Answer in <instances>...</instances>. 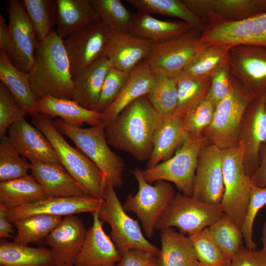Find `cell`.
Masks as SVG:
<instances>
[{
  "mask_svg": "<svg viewBox=\"0 0 266 266\" xmlns=\"http://www.w3.org/2000/svg\"><path fill=\"white\" fill-rule=\"evenodd\" d=\"M162 119L147 96L141 97L105 127L107 141L109 146L129 153L139 161L148 160Z\"/></svg>",
  "mask_w": 266,
  "mask_h": 266,
  "instance_id": "obj_1",
  "label": "cell"
},
{
  "mask_svg": "<svg viewBox=\"0 0 266 266\" xmlns=\"http://www.w3.org/2000/svg\"><path fill=\"white\" fill-rule=\"evenodd\" d=\"M29 74L32 91L37 99L51 96L71 100L73 80L64 40L56 30L38 40Z\"/></svg>",
  "mask_w": 266,
  "mask_h": 266,
  "instance_id": "obj_2",
  "label": "cell"
},
{
  "mask_svg": "<svg viewBox=\"0 0 266 266\" xmlns=\"http://www.w3.org/2000/svg\"><path fill=\"white\" fill-rule=\"evenodd\" d=\"M31 116L33 126L48 138L62 166L77 182L85 194L102 200L107 181L97 166L66 140L50 117L37 113Z\"/></svg>",
  "mask_w": 266,
  "mask_h": 266,
  "instance_id": "obj_3",
  "label": "cell"
},
{
  "mask_svg": "<svg viewBox=\"0 0 266 266\" xmlns=\"http://www.w3.org/2000/svg\"><path fill=\"white\" fill-rule=\"evenodd\" d=\"M54 123L59 131L68 137L76 147L103 173L107 182L115 188H122L124 160L109 147L103 124L82 128L74 127L57 119Z\"/></svg>",
  "mask_w": 266,
  "mask_h": 266,
  "instance_id": "obj_4",
  "label": "cell"
},
{
  "mask_svg": "<svg viewBox=\"0 0 266 266\" xmlns=\"http://www.w3.org/2000/svg\"><path fill=\"white\" fill-rule=\"evenodd\" d=\"M257 96L233 77L230 93L217 105L213 120L202 135L221 150L238 145L243 117Z\"/></svg>",
  "mask_w": 266,
  "mask_h": 266,
  "instance_id": "obj_5",
  "label": "cell"
},
{
  "mask_svg": "<svg viewBox=\"0 0 266 266\" xmlns=\"http://www.w3.org/2000/svg\"><path fill=\"white\" fill-rule=\"evenodd\" d=\"M99 216L110 228V237L121 255L133 249L147 251L157 256L160 249L144 237L138 222L125 210L115 190L106 182Z\"/></svg>",
  "mask_w": 266,
  "mask_h": 266,
  "instance_id": "obj_6",
  "label": "cell"
},
{
  "mask_svg": "<svg viewBox=\"0 0 266 266\" xmlns=\"http://www.w3.org/2000/svg\"><path fill=\"white\" fill-rule=\"evenodd\" d=\"M208 143L202 135L189 134L172 157L142 170L144 178L150 184L159 180L171 182L183 194L192 197L199 155Z\"/></svg>",
  "mask_w": 266,
  "mask_h": 266,
  "instance_id": "obj_7",
  "label": "cell"
},
{
  "mask_svg": "<svg viewBox=\"0 0 266 266\" xmlns=\"http://www.w3.org/2000/svg\"><path fill=\"white\" fill-rule=\"evenodd\" d=\"M201 32L191 30L165 41L152 43L150 53L143 61L155 74L176 77L205 46Z\"/></svg>",
  "mask_w": 266,
  "mask_h": 266,
  "instance_id": "obj_8",
  "label": "cell"
},
{
  "mask_svg": "<svg viewBox=\"0 0 266 266\" xmlns=\"http://www.w3.org/2000/svg\"><path fill=\"white\" fill-rule=\"evenodd\" d=\"M131 172L138 183V190L134 195L127 197L123 206L126 211L137 216L146 235L150 238L176 193L170 183L166 181H157L152 185L145 180L142 169L137 167Z\"/></svg>",
  "mask_w": 266,
  "mask_h": 266,
  "instance_id": "obj_9",
  "label": "cell"
},
{
  "mask_svg": "<svg viewBox=\"0 0 266 266\" xmlns=\"http://www.w3.org/2000/svg\"><path fill=\"white\" fill-rule=\"evenodd\" d=\"M224 191L220 204L225 214L241 229L252 183L244 167L238 145L222 150Z\"/></svg>",
  "mask_w": 266,
  "mask_h": 266,
  "instance_id": "obj_10",
  "label": "cell"
},
{
  "mask_svg": "<svg viewBox=\"0 0 266 266\" xmlns=\"http://www.w3.org/2000/svg\"><path fill=\"white\" fill-rule=\"evenodd\" d=\"M225 214L220 204H209L193 196L176 193L160 218L156 230L177 228L184 234L192 235L208 228Z\"/></svg>",
  "mask_w": 266,
  "mask_h": 266,
  "instance_id": "obj_11",
  "label": "cell"
},
{
  "mask_svg": "<svg viewBox=\"0 0 266 266\" xmlns=\"http://www.w3.org/2000/svg\"><path fill=\"white\" fill-rule=\"evenodd\" d=\"M111 33L100 21L64 40L73 79L104 56Z\"/></svg>",
  "mask_w": 266,
  "mask_h": 266,
  "instance_id": "obj_12",
  "label": "cell"
},
{
  "mask_svg": "<svg viewBox=\"0 0 266 266\" xmlns=\"http://www.w3.org/2000/svg\"><path fill=\"white\" fill-rule=\"evenodd\" d=\"M266 141V91L250 102L242 120L238 145L241 148L244 167L251 177L259 166L261 149Z\"/></svg>",
  "mask_w": 266,
  "mask_h": 266,
  "instance_id": "obj_13",
  "label": "cell"
},
{
  "mask_svg": "<svg viewBox=\"0 0 266 266\" xmlns=\"http://www.w3.org/2000/svg\"><path fill=\"white\" fill-rule=\"evenodd\" d=\"M232 75L256 95L266 91V47L252 44L234 46L229 51Z\"/></svg>",
  "mask_w": 266,
  "mask_h": 266,
  "instance_id": "obj_14",
  "label": "cell"
},
{
  "mask_svg": "<svg viewBox=\"0 0 266 266\" xmlns=\"http://www.w3.org/2000/svg\"><path fill=\"white\" fill-rule=\"evenodd\" d=\"M7 12L12 43L10 58L19 69L29 73L38 42L36 32L22 0H9Z\"/></svg>",
  "mask_w": 266,
  "mask_h": 266,
  "instance_id": "obj_15",
  "label": "cell"
},
{
  "mask_svg": "<svg viewBox=\"0 0 266 266\" xmlns=\"http://www.w3.org/2000/svg\"><path fill=\"white\" fill-rule=\"evenodd\" d=\"M224 191L222 150L208 143L199 155L192 196L209 204H220Z\"/></svg>",
  "mask_w": 266,
  "mask_h": 266,
  "instance_id": "obj_16",
  "label": "cell"
},
{
  "mask_svg": "<svg viewBox=\"0 0 266 266\" xmlns=\"http://www.w3.org/2000/svg\"><path fill=\"white\" fill-rule=\"evenodd\" d=\"M102 201L103 199L89 196L52 197L5 209L8 219L12 223L17 219L37 214L62 217L84 212L92 213L99 209Z\"/></svg>",
  "mask_w": 266,
  "mask_h": 266,
  "instance_id": "obj_17",
  "label": "cell"
},
{
  "mask_svg": "<svg viewBox=\"0 0 266 266\" xmlns=\"http://www.w3.org/2000/svg\"><path fill=\"white\" fill-rule=\"evenodd\" d=\"M7 133V137L11 144L31 164H61L48 138L34 126L29 124L25 118L13 124Z\"/></svg>",
  "mask_w": 266,
  "mask_h": 266,
  "instance_id": "obj_18",
  "label": "cell"
},
{
  "mask_svg": "<svg viewBox=\"0 0 266 266\" xmlns=\"http://www.w3.org/2000/svg\"><path fill=\"white\" fill-rule=\"evenodd\" d=\"M92 214L93 225L87 231L73 266H116L122 255L104 231L98 210Z\"/></svg>",
  "mask_w": 266,
  "mask_h": 266,
  "instance_id": "obj_19",
  "label": "cell"
},
{
  "mask_svg": "<svg viewBox=\"0 0 266 266\" xmlns=\"http://www.w3.org/2000/svg\"><path fill=\"white\" fill-rule=\"evenodd\" d=\"M87 230L75 215L66 216L45 239L58 265L74 264L84 242Z\"/></svg>",
  "mask_w": 266,
  "mask_h": 266,
  "instance_id": "obj_20",
  "label": "cell"
},
{
  "mask_svg": "<svg viewBox=\"0 0 266 266\" xmlns=\"http://www.w3.org/2000/svg\"><path fill=\"white\" fill-rule=\"evenodd\" d=\"M195 14L205 20L214 15L242 20L266 13V0H182Z\"/></svg>",
  "mask_w": 266,
  "mask_h": 266,
  "instance_id": "obj_21",
  "label": "cell"
},
{
  "mask_svg": "<svg viewBox=\"0 0 266 266\" xmlns=\"http://www.w3.org/2000/svg\"><path fill=\"white\" fill-rule=\"evenodd\" d=\"M152 44L129 33L112 32L104 56L112 66L130 73L148 57Z\"/></svg>",
  "mask_w": 266,
  "mask_h": 266,
  "instance_id": "obj_22",
  "label": "cell"
},
{
  "mask_svg": "<svg viewBox=\"0 0 266 266\" xmlns=\"http://www.w3.org/2000/svg\"><path fill=\"white\" fill-rule=\"evenodd\" d=\"M256 17L235 21L217 16H209L205 19L207 25L201 32L200 39L206 45L231 47L248 44L253 33Z\"/></svg>",
  "mask_w": 266,
  "mask_h": 266,
  "instance_id": "obj_23",
  "label": "cell"
},
{
  "mask_svg": "<svg viewBox=\"0 0 266 266\" xmlns=\"http://www.w3.org/2000/svg\"><path fill=\"white\" fill-rule=\"evenodd\" d=\"M31 174L42 187L46 198L88 196L61 164H31Z\"/></svg>",
  "mask_w": 266,
  "mask_h": 266,
  "instance_id": "obj_24",
  "label": "cell"
},
{
  "mask_svg": "<svg viewBox=\"0 0 266 266\" xmlns=\"http://www.w3.org/2000/svg\"><path fill=\"white\" fill-rule=\"evenodd\" d=\"M155 74L144 62L137 66L129 77L118 97L102 113V123L106 126L113 121L120 112L139 98L147 96L152 87Z\"/></svg>",
  "mask_w": 266,
  "mask_h": 266,
  "instance_id": "obj_25",
  "label": "cell"
},
{
  "mask_svg": "<svg viewBox=\"0 0 266 266\" xmlns=\"http://www.w3.org/2000/svg\"><path fill=\"white\" fill-rule=\"evenodd\" d=\"M58 34L64 40L101 21L90 0H56Z\"/></svg>",
  "mask_w": 266,
  "mask_h": 266,
  "instance_id": "obj_26",
  "label": "cell"
},
{
  "mask_svg": "<svg viewBox=\"0 0 266 266\" xmlns=\"http://www.w3.org/2000/svg\"><path fill=\"white\" fill-rule=\"evenodd\" d=\"M35 112L49 117H58L66 124L81 127L84 123L91 126L103 124L102 113L87 109L72 100L46 96L37 100Z\"/></svg>",
  "mask_w": 266,
  "mask_h": 266,
  "instance_id": "obj_27",
  "label": "cell"
},
{
  "mask_svg": "<svg viewBox=\"0 0 266 266\" xmlns=\"http://www.w3.org/2000/svg\"><path fill=\"white\" fill-rule=\"evenodd\" d=\"M111 66L103 56L73 78L71 100L87 109L96 111L104 81Z\"/></svg>",
  "mask_w": 266,
  "mask_h": 266,
  "instance_id": "obj_28",
  "label": "cell"
},
{
  "mask_svg": "<svg viewBox=\"0 0 266 266\" xmlns=\"http://www.w3.org/2000/svg\"><path fill=\"white\" fill-rule=\"evenodd\" d=\"M189 135L181 117L174 114L162 117L154 136L153 150L147 168L153 167L172 157Z\"/></svg>",
  "mask_w": 266,
  "mask_h": 266,
  "instance_id": "obj_29",
  "label": "cell"
},
{
  "mask_svg": "<svg viewBox=\"0 0 266 266\" xmlns=\"http://www.w3.org/2000/svg\"><path fill=\"white\" fill-rule=\"evenodd\" d=\"M161 248L157 256L159 266H199L189 236L173 228L160 231Z\"/></svg>",
  "mask_w": 266,
  "mask_h": 266,
  "instance_id": "obj_30",
  "label": "cell"
},
{
  "mask_svg": "<svg viewBox=\"0 0 266 266\" xmlns=\"http://www.w3.org/2000/svg\"><path fill=\"white\" fill-rule=\"evenodd\" d=\"M0 80L29 115L32 116L35 113V107L38 99L32 91L29 73L19 69L2 49H0Z\"/></svg>",
  "mask_w": 266,
  "mask_h": 266,
  "instance_id": "obj_31",
  "label": "cell"
},
{
  "mask_svg": "<svg viewBox=\"0 0 266 266\" xmlns=\"http://www.w3.org/2000/svg\"><path fill=\"white\" fill-rule=\"evenodd\" d=\"M193 28L181 21L162 20L150 14L137 12L130 33L151 43H157L171 38Z\"/></svg>",
  "mask_w": 266,
  "mask_h": 266,
  "instance_id": "obj_32",
  "label": "cell"
},
{
  "mask_svg": "<svg viewBox=\"0 0 266 266\" xmlns=\"http://www.w3.org/2000/svg\"><path fill=\"white\" fill-rule=\"evenodd\" d=\"M0 265L3 266H57L50 249L33 247L5 239L0 241Z\"/></svg>",
  "mask_w": 266,
  "mask_h": 266,
  "instance_id": "obj_33",
  "label": "cell"
},
{
  "mask_svg": "<svg viewBox=\"0 0 266 266\" xmlns=\"http://www.w3.org/2000/svg\"><path fill=\"white\" fill-rule=\"evenodd\" d=\"M46 198L41 186L32 174L0 182V206L5 209L31 203Z\"/></svg>",
  "mask_w": 266,
  "mask_h": 266,
  "instance_id": "obj_34",
  "label": "cell"
},
{
  "mask_svg": "<svg viewBox=\"0 0 266 266\" xmlns=\"http://www.w3.org/2000/svg\"><path fill=\"white\" fill-rule=\"evenodd\" d=\"M125 1L134 7L137 12L178 18L201 32L207 25L206 21L193 13L182 0H126Z\"/></svg>",
  "mask_w": 266,
  "mask_h": 266,
  "instance_id": "obj_35",
  "label": "cell"
},
{
  "mask_svg": "<svg viewBox=\"0 0 266 266\" xmlns=\"http://www.w3.org/2000/svg\"><path fill=\"white\" fill-rule=\"evenodd\" d=\"M63 220L61 216L33 215L12 222L17 230L13 242L26 245L45 239Z\"/></svg>",
  "mask_w": 266,
  "mask_h": 266,
  "instance_id": "obj_36",
  "label": "cell"
},
{
  "mask_svg": "<svg viewBox=\"0 0 266 266\" xmlns=\"http://www.w3.org/2000/svg\"><path fill=\"white\" fill-rule=\"evenodd\" d=\"M175 78L178 104L174 115L181 118L206 98L211 78L196 77L183 73Z\"/></svg>",
  "mask_w": 266,
  "mask_h": 266,
  "instance_id": "obj_37",
  "label": "cell"
},
{
  "mask_svg": "<svg viewBox=\"0 0 266 266\" xmlns=\"http://www.w3.org/2000/svg\"><path fill=\"white\" fill-rule=\"evenodd\" d=\"M231 47L206 45L181 73L200 78H211L221 66L229 62Z\"/></svg>",
  "mask_w": 266,
  "mask_h": 266,
  "instance_id": "obj_38",
  "label": "cell"
},
{
  "mask_svg": "<svg viewBox=\"0 0 266 266\" xmlns=\"http://www.w3.org/2000/svg\"><path fill=\"white\" fill-rule=\"evenodd\" d=\"M155 74L150 92L146 96L162 117L174 115L178 104V92L175 77Z\"/></svg>",
  "mask_w": 266,
  "mask_h": 266,
  "instance_id": "obj_39",
  "label": "cell"
},
{
  "mask_svg": "<svg viewBox=\"0 0 266 266\" xmlns=\"http://www.w3.org/2000/svg\"><path fill=\"white\" fill-rule=\"evenodd\" d=\"M207 229L216 245L231 261L243 245L241 229L225 213Z\"/></svg>",
  "mask_w": 266,
  "mask_h": 266,
  "instance_id": "obj_40",
  "label": "cell"
},
{
  "mask_svg": "<svg viewBox=\"0 0 266 266\" xmlns=\"http://www.w3.org/2000/svg\"><path fill=\"white\" fill-rule=\"evenodd\" d=\"M101 21L112 32L130 33L135 14L120 0H90Z\"/></svg>",
  "mask_w": 266,
  "mask_h": 266,
  "instance_id": "obj_41",
  "label": "cell"
},
{
  "mask_svg": "<svg viewBox=\"0 0 266 266\" xmlns=\"http://www.w3.org/2000/svg\"><path fill=\"white\" fill-rule=\"evenodd\" d=\"M22 1L38 40L44 39L53 30L52 28L56 23V1L23 0Z\"/></svg>",
  "mask_w": 266,
  "mask_h": 266,
  "instance_id": "obj_42",
  "label": "cell"
},
{
  "mask_svg": "<svg viewBox=\"0 0 266 266\" xmlns=\"http://www.w3.org/2000/svg\"><path fill=\"white\" fill-rule=\"evenodd\" d=\"M31 168V164L22 156L9 141L7 136L0 138V182L22 177Z\"/></svg>",
  "mask_w": 266,
  "mask_h": 266,
  "instance_id": "obj_43",
  "label": "cell"
},
{
  "mask_svg": "<svg viewBox=\"0 0 266 266\" xmlns=\"http://www.w3.org/2000/svg\"><path fill=\"white\" fill-rule=\"evenodd\" d=\"M199 266H230L229 260L211 237L207 228L189 235Z\"/></svg>",
  "mask_w": 266,
  "mask_h": 266,
  "instance_id": "obj_44",
  "label": "cell"
},
{
  "mask_svg": "<svg viewBox=\"0 0 266 266\" xmlns=\"http://www.w3.org/2000/svg\"><path fill=\"white\" fill-rule=\"evenodd\" d=\"M216 105L208 97L182 117L184 129L190 135H202L203 132L211 124Z\"/></svg>",
  "mask_w": 266,
  "mask_h": 266,
  "instance_id": "obj_45",
  "label": "cell"
},
{
  "mask_svg": "<svg viewBox=\"0 0 266 266\" xmlns=\"http://www.w3.org/2000/svg\"><path fill=\"white\" fill-rule=\"evenodd\" d=\"M266 204V186L259 187L252 184L244 220L241 231L246 247L250 249H256L257 244L253 239V229L256 216L259 211Z\"/></svg>",
  "mask_w": 266,
  "mask_h": 266,
  "instance_id": "obj_46",
  "label": "cell"
},
{
  "mask_svg": "<svg viewBox=\"0 0 266 266\" xmlns=\"http://www.w3.org/2000/svg\"><path fill=\"white\" fill-rule=\"evenodd\" d=\"M29 115L16 101L8 89L0 83V137L5 136L9 128Z\"/></svg>",
  "mask_w": 266,
  "mask_h": 266,
  "instance_id": "obj_47",
  "label": "cell"
},
{
  "mask_svg": "<svg viewBox=\"0 0 266 266\" xmlns=\"http://www.w3.org/2000/svg\"><path fill=\"white\" fill-rule=\"evenodd\" d=\"M130 73L111 66L104 81L96 111L104 112L115 100L126 83Z\"/></svg>",
  "mask_w": 266,
  "mask_h": 266,
  "instance_id": "obj_48",
  "label": "cell"
},
{
  "mask_svg": "<svg viewBox=\"0 0 266 266\" xmlns=\"http://www.w3.org/2000/svg\"><path fill=\"white\" fill-rule=\"evenodd\" d=\"M233 82L229 62L219 68L211 78V85L207 95L212 101L218 104L230 93Z\"/></svg>",
  "mask_w": 266,
  "mask_h": 266,
  "instance_id": "obj_49",
  "label": "cell"
},
{
  "mask_svg": "<svg viewBox=\"0 0 266 266\" xmlns=\"http://www.w3.org/2000/svg\"><path fill=\"white\" fill-rule=\"evenodd\" d=\"M230 266H266V248L250 249L242 245Z\"/></svg>",
  "mask_w": 266,
  "mask_h": 266,
  "instance_id": "obj_50",
  "label": "cell"
},
{
  "mask_svg": "<svg viewBox=\"0 0 266 266\" xmlns=\"http://www.w3.org/2000/svg\"><path fill=\"white\" fill-rule=\"evenodd\" d=\"M116 266H159L157 256L147 251L130 250L122 255Z\"/></svg>",
  "mask_w": 266,
  "mask_h": 266,
  "instance_id": "obj_51",
  "label": "cell"
},
{
  "mask_svg": "<svg viewBox=\"0 0 266 266\" xmlns=\"http://www.w3.org/2000/svg\"><path fill=\"white\" fill-rule=\"evenodd\" d=\"M248 44L266 47V13L256 17L253 33Z\"/></svg>",
  "mask_w": 266,
  "mask_h": 266,
  "instance_id": "obj_52",
  "label": "cell"
},
{
  "mask_svg": "<svg viewBox=\"0 0 266 266\" xmlns=\"http://www.w3.org/2000/svg\"><path fill=\"white\" fill-rule=\"evenodd\" d=\"M251 180L252 184L256 186H266V141L260 152L258 168L251 177Z\"/></svg>",
  "mask_w": 266,
  "mask_h": 266,
  "instance_id": "obj_53",
  "label": "cell"
},
{
  "mask_svg": "<svg viewBox=\"0 0 266 266\" xmlns=\"http://www.w3.org/2000/svg\"><path fill=\"white\" fill-rule=\"evenodd\" d=\"M0 49L4 50L10 57L12 49V43L8 24L3 16L0 15Z\"/></svg>",
  "mask_w": 266,
  "mask_h": 266,
  "instance_id": "obj_54",
  "label": "cell"
},
{
  "mask_svg": "<svg viewBox=\"0 0 266 266\" xmlns=\"http://www.w3.org/2000/svg\"><path fill=\"white\" fill-rule=\"evenodd\" d=\"M7 218L5 209L0 206V237L1 239L14 238L13 226Z\"/></svg>",
  "mask_w": 266,
  "mask_h": 266,
  "instance_id": "obj_55",
  "label": "cell"
},
{
  "mask_svg": "<svg viewBox=\"0 0 266 266\" xmlns=\"http://www.w3.org/2000/svg\"><path fill=\"white\" fill-rule=\"evenodd\" d=\"M261 240L263 244V247L266 248V221L265 222L263 227Z\"/></svg>",
  "mask_w": 266,
  "mask_h": 266,
  "instance_id": "obj_56",
  "label": "cell"
},
{
  "mask_svg": "<svg viewBox=\"0 0 266 266\" xmlns=\"http://www.w3.org/2000/svg\"><path fill=\"white\" fill-rule=\"evenodd\" d=\"M57 266H73V265L72 264H67L65 265H60Z\"/></svg>",
  "mask_w": 266,
  "mask_h": 266,
  "instance_id": "obj_57",
  "label": "cell"
},
{
  "mask_svg": "<svg viewBox=\"0 0 266 266\" xmlns=\"http://www.w3.org/2000/svg\"><path fill=\"white\" fill-rule=\"evenodd\" d=\"M0 266H3L0 265Z\"/></svg>",
  "mask_w": 266,
  "mask_h": 266,
  "instance_id": "obj_58",
  "label": "cell"
},
{
  "mask_svg": "<svg viewBox=\"0 0 266 266\" xmlns=\"http://www.w3.org/2000/svg\"></svg>",
  "mask_w": 266,
  "mask_h": 266,
  "instance_id": "obj_59",
  "label": "cell"
}]
</instances>
